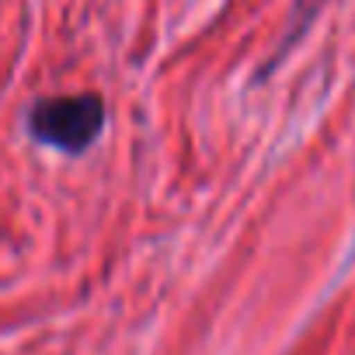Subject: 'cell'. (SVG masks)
<instances>
[{
	"label": "cell",
	"mask_w": 355,
	"mask_h": 355,
	"mask_svg": "<svg viewBox=\"0 0 355 355\" xmlns=\"http://www.w3.org/2000/svg\"><path fill=\"white\" fill-rule=\"evenodd\" d=\"M32 136L63 153H84L105 129V101L98 94L46 98L32 108Z\"/></svg>",
	"instance_id": "1"
},
{
	"label": "cell",
	"mask_w": 355,
	"mask_h": 355,
	"mask_svg": "<svg viewBox=\"0 0 355 355\" xmlns=\"http://www.w3.org/2000/svg\"><path fill=\"white\" fill-rule=\"evenodd\" d=\"M327 4V0H296V18H293V28L300 32V28H306V21L320 11Z\"/></svg>",
	"instance_id": "2"
}]
</instances>
